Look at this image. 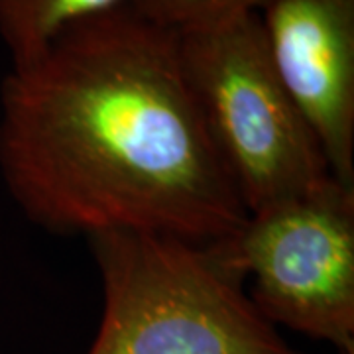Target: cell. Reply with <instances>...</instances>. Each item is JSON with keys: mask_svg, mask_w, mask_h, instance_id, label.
Segmentation results:
<instances>
[{"mask_svg": "<svg viewBox=\"0 0 354 354\" xmlns=\"http://www.w3.org/2000/svg\"><path fill=\"white\" fill-rule=\"evenodd\" d=\"M258 18L272 65L319 138L330 176L354 187V0H268Z\"/></svg>", "mask_w": 354, "mask_h": 354, "instance_id": "5b68a950", "label": "cell"}, {"mask_svg": "<svg viewBox=\"0 0 354 354\" xmlns=\"http://www.w3.org/2000/svg\"><path fill=\"white\" fill-rule=\"evenodd\" d=\"M87 242L104 295L87 354H304L258 311L221 241L109 230Z\"/></svg>", "mask_w": 354, "mask_h": 354, "instance_id": "7a4b0ae2", "label": "cell"}, {"mask_svg": "<svg viewBox=\"0 0 354 354\" xmlns=\"http://www.w3.org/2000/svg\"><path fill=\"white\" fill-rule=\"evenodd\" d=\"M268 0H130V6L153 24L181 30L232 14L260 12Z\"/></svg>", "mask_w": 354, "mask_h": 354, "instance_id": "52a82bcc", "label": "cell"}, {"mask_svg": "<svg viewBox=\"0 0 354 354\" xmlns=\"http://www.w3.org/2000/svg\"><path fill=\"white\" fill-rule=\"evenodd\" d=\"M221 244L274 327L354 353V187L329 177L248 213Z\"/></svg>", "mask_w": 354, "mask_h": 354, "instance_id": "277c9868", "label": "cell"}, {"mask_svg": "<svg viewBox=\"0 0 354 354\" xmlns=\"http://www.w3.org/2000/svg\"><path fill=\"white\" fill-rule=\"evenodd\" d=\"M0 176L32 225L62 236L146 230L211 244L248 216L203 128L177 30L130 4L4 77Z\"/></svg>", "mask_w": 354, "mask_h": 354, "instance_id": "6da1fadb", "label": "cell"}, {"mask_svg": "<svg viewBox=\"0 0 354 354\" xmlns=\"http://www.w3.org/2000/svg\"><path fill=\"white\" fill-rule=\"evenodd\" d=\"M348 354H354V353H348Z\"/></svg>", "mask_w": 354, "mask_h": 354, "instance_id": "ba28073f", "label": "cell"}, {"mask_svg": "<svg viewBox=\"0 0 354 354\" xmlns=\"http://www.w3.org/2000/svg\"><path fill=\"white\" fill-rule=\"evenodd\" d=\"M203 128L246 213L329 179L327 158L266 50L256 12L177 30Z\"/></svg>", "mask_w": 354, "mask_h": 354, "instance_id": "3957f363", "label": "cell"}, {"mask_svg": "<svg viewBox=\"0 0 354 354\" xmlns=\"http://www.w3.org/2000/svg\"><path fill=\"white\" fill-rule=\"evenodd\" d=\"M128 4L130 0H0V38L12 69L36 64L69 28Z\"/></svg>", "mask_w": 354, "mask_h": 354, "instance_id": "8992f818", "label": "cell"}]
</instances>
